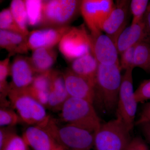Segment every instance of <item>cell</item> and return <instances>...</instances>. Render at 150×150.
I'll return each mask as SVG.
<instances>
[{
  "label": "cell",
  "mask_w": 150,
  "mask_h": 150,
  "mask_svg": "<svg viewBox=\"0 0 150 150\" xmlns=\"http://www.w3.org/2000/svg\"><path fill=\"white\" fill-rule=\"evenodd\" d=\"M121 70L119 62L110 66L99 64L95 85V100L96 99L106 111L117 107L122 79Z\"/></svg>",
  "instance_id": "obj_1"
},
{
  "label": "cell",
  "mask_w": 150,
  "mask_h": 150,
  "mask_svg": "<svg viewBox=\"0 0 150 150\" xmlns=\"http://www.w3.org/2000/svg\"><path fill=\"white\" fill-rule=\"evenodd\" d=\"M40 126L65 150H91L94 147V133L80 127L67 123L59 125L51 117Z\"/></svg>",
  "instance_id": "obj_2"
},
{
  "label": "cell",
  "mask_w": 150,
  "mask_h": 150,
  "mask_svg": "<svg viewBox=\"0 0 150 150\" xmlns=\"http://www.w3.org/2000/svg\"><path fill=\"white\" fill-rule=\"evenodd\" d=\"M62 120L67 124L94 133L101 125L93 103L85 100L69 97L61 109Z\"/></svg>",
  "instance_id": "obj_3"
},
{
  "label": "cell",
  "mask_w": 150,
  "mask_h": 150,
  "mask_svg": "<svg viewBox=\"0 0 150 150\" xmlns=\"http://www.w3.org/2000/svg\"><path fill=\"white\" fill-rule=\"evenodd\" d=\"M130 129L119 118L101 123L94 133L96 150H124L131 142Z\"/></svg>",
  "instance_id": "obj_4"
},
{
  "label": "cell",
  "mask_w": 150,
  "mask_h": 150,
  "mask_svg": "<svg viewBox=\"0 0 150 150\" xmlns=\"http://www.w3.org/2000/svg\"><path fill=\"white\" fill-rule=\"evenodd\" d=\"M8 96L22 122L30 126H41L50 118L45 106L30 96L25 89L10 88Z\"/></svg>",
  "instance_id": "obj_5"
},
{
  "label": "cell",
  "mask_w": 150,
  "mask_h": 150,
  "mask_svg": "<svg viewBox=\"0 0 150 150\" xmlns=\"http://www.w3.org/2000/svg\"><path fill=\"white\" fill-rule=\"evenodd\" d=\"M82 1L47 0L43 1L42 21L43 28L69 26L80 12Z\"/></svg>",
  "instance_id": "obj_6"
},
{
  "label": "cell",
  "mask_w": 150,
  "mask_h": 150,
  "mask_svg": "<svg viewBox=\"0 0 150 150\" xmlns=\"http://www.w3.org/2000/svg\"><path fill=\"white\" fill-rule=\"evenodd\" d=\"M59 51L64 57L72 62L92 53V38L83 26L71 27L59 44Z\"/></svg>",
  "instance_id": "obj_7"
},
{
  "label": "cell",
  "mask_w": 150,
  "mask_h": 150,
  "mask_svg": "<svg viewBox=\"0 0 150 150\" xmlns=\"http://www.w3.org/2000/svg\"><path fill=\"white\" fill-rule=\"evenodd\" d=\"M133 69L125 71L122 81L117 105V118L121 119L131 131L135 124L137 103L134 91Z\"/></svg>",
  "instance_id": "obj_8"
},
{
  "label": "cell",
  "mask_w": 150,
  "mask_h": 150,
  "mask_svg": "<svg viewBox=\"0 0 150 150\" xmlns=\"http://www.w3.org/2000/svg\"><path fill=\"white\" fill-rule=\"evenodd\" d=\"M111 0H83L80 12L92 37L102 33L103 23L109 16L114 6Z\"/></svg>",
  "instance_id": "obj_9"
},
{
  "label": "cell",
  "mask_w": 150,
  "mask_h": 150,
  "mask_svg": "<svg viewBox=\"0 0 150 150\" xmlns=\"http://www.w3.org/2000/svg\"><path fill=\"white\" fill-rule=\"evenodd\" d=\"M130 1H117L113 9L103 23L102 31H104L116 43L119 35L126 28L130 9Z\"/></svg>",
  "instance_id": "obj_10"
},
{
  "label": "cell",
  "mask_w": 150,
  "mask_h": 150,
  "mask_svg": "<svg viewBox=\"0 0 150 150\" xmlns=\"http://www.w3.org/2000/svg\"><path fill=\"white\" fill-rule=\"evenodd\" d=\"M71 27L43 28L30 31L27 36L28 49L33 51L40 48H54Z\"/></svg>",
  "instance_id": "obj_11"
},
{
  "label": "cell",
  "mask_w": 150,
  "mask_h": 150,
  "mask_svg": "<svg viewBox=\"0 0 150 150\" xmlns=\"http://www.w3.org/2000/svg\"><path fill=\"white\" fill-rule=\"evenodd\" d=\"M36 74L29 58L21 55L16 56L11 64L12 81L10 88L18 90L28 88L32 83Z\"/></svg>",
  "instance_id": "obj_12"
},
{
  "label": "cell",
  "mask_w": 150,
  "mask_h": 150,
  "mask_svg": "<svg viewBox=\"0 0 150 150\" xmlns=\"http://www.w3.org/2000/svg\"><path fill=\"white\" fill-rule=\"evenodd\" d=\"M91 38L92 54L99 64L110 66L119 62L116 43L109 36L101 33Z\"/></svg>",
  "instance_id": "obj_13"
},
{
  "label": "cell",
  "mask_w": 150,
  "mask_h": 150,
  "mask_svg": "<svg viewBox=\"0 0 150 150\" xmlns=\"http://www.w3.org/2000/svg\"><path fill=\"white\" fill-rule=\"evenodd\" d=\"M63 76L69 97L85 100L93 103L95 97V87L90 82L70 69L65 71Z\"/></svg>",
  "instance_id": "obj_14"
},
{
  "label": "cell",
  "mask_w": 150,
  "mask_h": 150,
  "mask_svg": "<svg viewBox=\"0 0 150 150\" xmlns=\"http://www.w3.org/2000/svg\"><path fill=\"white\" fill-rule=\"evenodd\" d=\"M22 137L33 150H65L46 129L40 126H29Z\"/></svg>",
  "instance_id": "obj_15"
},
{
  "label": "cell",
  "mask_w": 150,
  "mask_h": 150,
  "mask_svg": "<svg viewBox=\"0 0 150 150\" xmlns=\"http://www.w3.org/2000/svg\"><path fill=\"white\" fill-rule=\"evenodd\" d=\"M142 41L150 44L143 21L137 24H131L120 34L116 42L118 53L121 54L123 51Z\"/></svg>",
  "instance_id": "obj_16"
},
{
  "label": "cell",
  "mask_w": 150,
  "mask_h": 150,
  "mask_svg": "<svg viewBox=\"0 0 150 150\" xmlns=\"http://www.w3.org/2000/svg\"><path fill=\"white\" fill-rule=\"evenodd\" d=\"M69 97L63 74L52 70L47 107L53 110H61Z\"/></svg>",
  "instance_id": "obj_17"
},
{
  "label": "cell",
  "mask_w": 150,
  "mask_h": 150,
  "mask_svg": "<svg viewBox=\"0 0 150 150\" xmlns=\"http://www.w3.org/2000/svg\"><path fill=\"white\" fill-rule=\"evenodd\" d=\"M99 63L92 53H89L74 60L70 69L84 78L95 87Z\"/></svg>",
  "instance_id": "obj_18"
},
{
  "label": "cell",
  "mask_w": 150,
  "mask_h": 150,
  "mask_svg": "<svg viewBox=\"0 0 150 150\" xmlns=\"http://www.w3.org/2000/svg\"><path fill=\"white\" fill-rule=\"evenodd\" d=\"M27 35L0 30V46L9 53L10 56L16 54H25L28 52Z\"/></svg>",
  "instance_id": "obj_19"
},
{
  "label": "cell",
  "mask_w": 150,
  "mask_h": 150,
  "mask_svg": "<svg viewBox=\"0 0 150 150\" xmlns=\"http://www.w3.org/2000/svg\"><path fill=\"white\" fill-rule=\"evenodd\" d=\"M58 57L54 48H40L33 51L30 58L36 74L46 72L52 70Z\"/></svg>",
  "instance_id": "obj_20"
},
{
  "label": "cell",
  "mask_w": 150,
  "mask_h": 150,
  "mask_svg": "<svg viewBox=\"0 0 150 150\" xmlns=\"http://www.w3.org/2000/svg\"><path fill=\"white\" fill-rule=\"evenodd\" d=\"M9 8L19 27L23 34L27 36L29 32L28 28V21L25 1L13 0L11 1Z\"/></svg>",
  "instance_id": "obj_21"
},
{
  "label": "cell",
  "mask_w": 150,
  "mask_h": 150,
  "mask_svg": "<svg viewBox=\"0 0 150 150\" xmlns=\"http://www.w3.org/2000/svg\"><path fill=\"white\" fill-rule=\"evenodd\" d=\"M134 65L147 72L150 69V44L142 41L137 44L135 47Z\"/></svg>",
  "instance_id": "obj_22"
},
{
  "label": "cell",
  "mask_w": 150,
  "mask_h": 150,
  "mask_svg": "<svg viewBox=\"0 0 150 150\" xmlns=\"http://www.w3.org/2000/svg\"><path fill=\"white\" fill-rule=\"evenodd\" d=\"M28 25L31 26H40L42 21L43 1H25Z\"/></svg>",
  "instance_id": "obj_23"
},
{
  "label": "cell",
  "mask_w": 150,
  "mask_h": 150,
  "mask_svg": "<svg viewBox=\"0 0 150 150\" xmlns=\"http://www.w3.org/2000/svg\"><path fill=\"white\" fill-rule=\"evenodd\" d=\"M10 57L9 55L0 62V92L1 99H2V100L6 96H8L10 90L7 79L10 75Z\"/></svg>",
  "instance_id": "obj_24"
},
{
  "label": "cell",
  "mask_w": 150,
  "mask_h": 150,
  "mask_svg": "<svg viewBox=\"0 0 150 150\" xmlns=\"http://www.w3.org/2000/svg\"><path fill=\"white\" fill-rule=\"evenodd\" d=\"M0 30L24 35L14 18L9 8L4 9L0 13Z\"/></svg>",
  "instance_id": "obj_25"
},
{
  "label": "cell",
  "mask_w": 150,
  "mask_h": 150,
  "mask_svg": "<svg viewBox=\"0 0 150 150\" xmlns=\"http://www.w3.org/2000/svg\"><path fill=\"white\" fill-rule=\"evenodd\" d=\"M149 3L148 0H132L131 1L130 9L133 15L131 24H137L143 21Z\"/></svg>",
  "instance_id": "obj_26"
},
{
  "label": "cell",
  "mask_w": 150,
  "mask_h": 150,
  "mask_svg": "<svg viewBox=\"0 0 150 150\" xmlns=\"http://www.w3.org/2000/svg\"><path fill=\"white\" fill-rule=\"evenodd\" d=\"M52 69L46 72L36 74L30 87L42 92H49Z\"/></svg>",
  "instance_id": "obj_27"
},
{
  "label": "cell",
  "mask_w": 150,
  "mask_h": 150,
  "mask_svg": "<svg viewBox=\"0 0 150 150\" xmlns=\"http://www.w3.org/2000/svg\"><path fill=\"white\" fill-rule=\"evenodd\" d=\"M21 121L16 111L6 108L0 109L1 127H13Z\"/></svg>",
  "instance_id": "obj_28"
},
{
  "label": "cell",
  "mask_w": 150,
  "mask_h": 150,
  "mask_svg": "<svg viewBox=\"0 0 150 150\" xmlns=\"http://www.w3.org/2000/svg\"><path fill=\"white\" fill-rule=\"evenodd\" d=\"M136 46H133L123 51L121 55L120 66L121 69L125 71L129 69H134V55Z\"/></svg>",
  "instance_id": "obj_29"
},
{
  "label": "cell",
  "mask_w": 150,
  "mask_h": 150,
  "mask_svg": "<svg viewBox=\"0 0 150 150\" xmlns=\"http://www.w3.org/2000/svg\"><path fill=\"white\" fill-rule=\"evenodd\" d=\"M29 147L22 137L15 134L1 150H29Z\"/></svg>",
  "instance_id": "obj_30"
},
{
  "label": "cell",
  "mask_w": 150,
  "mask_h": 150,
  "mask_svg": "<svg viewBox=\"0 0 150 150\" xmlns=\"http://www.w3.org/2000/svg\"><path fill=\"white\" fill-rule=\"evenodd\" d=\"M135 96L138 103L150 100V79L142 82L135 91Z\"/></svg>",
  "instance_id": "obj_31"
},
{
  "label": "cell",
  "mask_w": 150,
  "mask_h": 150,
  "mask_svg": "<svg viewBox=\"0 0 150 150\" xmlns=\"http://www.w3.org/2000/svg\"><path fill=\"white\" fill-rule=\"evenodd\" d=\"M16 134L13 127H2L0 129V150L11 138Z\"/></svg>",
  "instance_id": "obj_32"
},
{
  "label": "cell",
  "mask_w": 150,
  "mask_h": 150,
  "mask_svg": "<svg viewBox=\"0 0 150 150\" xmlns=\"http://www.w3.org/2000/svg\"><path fill=\"white\" fill-rule=\"evenodd\" d=\"M150 121V102L145 105L139 118L135 121V125L140 126L143 123Z\"/></svg>",
  "instance_id": "obj_33"
},
{
  "label": "cell",
  "mask_w": 150,
  "mask_h": 150,
  "mask_svg": "<svg viewBox=\"0 0 150 150\" xmlns=\"http://www.w3.org/2000/svg\"><path fill=\"white\" fill-rule=\"evenodd\" d=\"M144 141L140 138L132 139L130 144L124 150H141Z\"/></svg>",
  "instance_id": "obj_34"
},
{
  "label": "cell",
  "mask_w": 150,
  "mask_h": 150,
  "mask_svg": "<svg viewBox=\"0 0 150 150\" xmlns=\"http://www.w3.org/2000/svg\"><path fill=\"white\" fill-rule=\"evenodd\" d=\"M145 25L146 31L150 42V2L149 3L147 9L143 19Z\"/></svg>",
  "instance_id": "obj_35"
},
{
  "label": "cell",
  "mask_w": 150,
  "mask_h": 150,
  "mask_svg": "<svg viewBox=\"0 0 150 150\" xmlns=\"http://www.w3.org/2000/svg\"><path fill=\"white\" fill-rule=\"evenodd\" d=\"M139 126H141L144 137L150 144V121L143 123Z\"/></svg>",
  "instance_id": "obj_36"
},
{
  "label": "cell",
  "mask_w": 150,
  "mask_h": 150,
  "mask_svg": "<svg viewBox=\"0 0 150 150\" xmlns=\"http://www.w3.org/2000/svg\"><path fill=\"white\" fill-rule=\"evenodd\" d=\"M141 150H150L149 149L147 145L144 142L142 144Z\"/></svg>",
  "instance_id": "obj_37"
},
{
  "label": "cell",
  "mask_w": 150,
  "mask_h": 150,
  "mask_svg": "<svg viewBox=\"0 0 150 150\" xmlns=\"http://www.w3.org/2000/svg\"><path fill=\"white\" fill-rule=\"evenodd\" d=\"M149 72L150 73V70H149Z\"/></svg>",
  "instance_id": "obj_38"
}]
</instances>
